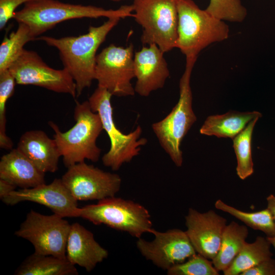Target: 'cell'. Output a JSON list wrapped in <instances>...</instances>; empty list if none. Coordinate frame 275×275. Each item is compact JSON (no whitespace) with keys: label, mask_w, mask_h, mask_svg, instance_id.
<instances>
[{"label":"cell","mask_w":275,"mask_h":275,"mask_svg":"<svg viewBox=\"0 0 275 275\" xmlns=\"http://www.w3.org/2000/svg\"><path fill=\"white\" fill-rule=\"evenodd\" d=\"M120 19L109 18L101 25L90 26L87 33L78 36L57 38L42 36L36 39L59 50L64 68L75 82L77 97L95 79L97 49Z\"/></svg>","instance_id":"cell-1"},{"label":"cell","mask_w":275,"mask_h":275,"mask_svg":"<svg viewBox=\"0 0 275 275\" xmlns=\"http://www.w3.org/2000/svg\"><path fill=\"white\" fill-rule=\"evenodd\" d=\"M132 5L122 6L117 10L105 9L91 5L65 3L57 0H34L24 4L15 12L13 18L29 27L31 36H38L65 20L83 18L134 17Z\"/></svg>","instance_id":"cell-2"},{"label":"cell","mask_w":275,"mask_h":275,"mask_svg":"<svg viewBox=\"0 0 275 275\" xmlns=\"http://www.w3.org/2000/svg\"><path fill=\"white\" fill-rule=\"evenodd\" d=\"M74 118V126L64 132L53 122L48 123L54 131L53 139L67 168L86 159L97 162L101 152L96 141L103 130L102 121L99 114L92 110L88 100L76 102Z\"/></svg>","instance_id":"cell-3"},{"label":"cell","mask_w":275,"mask_h":275,"mask_svg":"<svg viewBox=\"0 0 275 275\" xmlns=\"http://www.w3.org/2000/svg\"><path fill=\"white\" fill-rule=\"evenodd\" d=\"M178 12L176 47L186 58H197L209 45L229 37V28L224 21L200 9L193 0H180Z\"/></svg>","instance_id":"cell-4"},{"label":"cell","mask_w":275,"mask_h":275,"mask_svg":"<svg viewBox=\"0 0 275 275\" xmlns=\"http://www.w3.org/2000/svg\"><path fill=\"white\" fill-rule=\"evenodd\" d=\"M197 59L186 58L185 69L179 81L178 102L167 116L152 125L160 146L178 167L183 163L181 143L197 120L192 107L190 85L191 74Z\"/></svg>","instance_id":"cell-5"},{"label":"cell","mask_w":275,"mask_h":275,"mask_svg":"<svg viewBox=\"0 0 275 275\" xmlns=\"http://www.w3.org/2000/svg\"><path fill=\"white\" fill-rule=\"evenodd\" d=\"M113 95L105 89L98 87L89 98L91 108L97 113L110 140L111 146L102 157L103 164L113 171L118 170L125 163L129 162L140 154L147 140L142 137L140 126L128 134L122 133L115 124L113 108L111 102Z\"/></svg>","instance_id":"cell-6"},{"label":"cell","mask_w":275,"mask_h":275,"mask_svg":"<svg viewBox=\"0 0 275 275\" xmlns=\"http://www.w3.org/2000/svg\"><path fill=\"white\" fill-rule=\"evenodd\" d=\"M77 217L94 225H105L141 238L153 229L148 210L142 205L115 196L99 200L95 204L79 208Z\"/></svg>","instance_id":"cell-7"},{"label":"cell","mask_w":275,"mask_h":275,"mask_svg":"<svg viewBox=\"0 0 275 275\" xmlns=\"http://www.w3.org/2000/svg\"><path fill=\"white\" fill-rule=\"evenodd\" d=\"M134 18L143 28V44H156L164 52L176 47L180 0H133Z\"/></svg>","instance_id":"cell-8"},{"label":"cell","mask_w":275,"mask_h":275,"mask_svg":"<svg viewBox=\"0 0 275 275\" xmlns=\"http://www.w3.org/2000/svg\"><path fill=\"white\" fill-rule=\"evenodd\" d=\"M58 214L29 211L15 235L32 243L34 252L66 258V244L71 224Z\"/></svg>","instance_id":"cell-9"},{"label":"cell","mask_w":275,"mask_h":275,"mask_svg":"<svg viewBox=\"0 0 275 275\" xmlns=\"http://www.w3.org/2000/svg\"><path fill=\"white\" fill-rule=\"evenodd\" d=\"M134 47L111 44L96 56L95 79L98 86L107 90L113 96L126 97L134 95L131 82L135 77Z\"/></svg>","instance_id":"cell-10"},{"label":"cell","mask_w":275,"mask_h":275,"mask_svg":"<svg viewBox=\"0 0 275 275\" xmlns=\"http://www.w3.org/2000/svg\"><path fill=\"white\" fill-rule=\"evenodd\" d=\"M9 70L17 84L36 86L76 97V84L69 72L65 68L49 67L35 51L24 49Z\"/></svg>","instance_id":"cell-11"},{"label":"cell","mask_w":275,"mask_h":275,"mask_svg":"<svg viewBox=\"0 0 275 275\" xmlns=\"http://www.w3.org/2000/svg\"><path fill=\"white\" fill-rule=\"evenodd\" d=\"M61 179L77 201H99L114 197L122 183L119 175L104 171L85 161L68 168Z\"/></svg>","instance_id":"cell-12"},{"label":"cell","mask_w":275,"mask_h":275,"mask_svg":"<svg viewBox=\"0 0 275 275\" xmlns=\"http://www.w3.org/2000/svg\"><path fill=\"white\" fill-rule=\"evenodd\" d=\"M151 233L155 236L153 240L139 238L136 246L147 260L162 269L168 270L197 253L185 231L173 229L159 232L153 229Z\"/></svg>","instance_id":"cell-13"},{"label":"cell","mask_w":275,"mask_h":275,"mask_svg":"<svg viewBox=\"0 0 275 275\" xmlns=\"http://www.w3.org/2000/svg\"><path fill=\"white\" fill-rule=\"evenodd\" d=\"M6 204L14 205L30 201L46 206L53 213L63 217H77V201L66 188L61 179H54L50 183L12 191L2 200Z\"/></svg>","instance_id":"cell-14"},{"label":"cell","mask_w":275,"mask_h":275,"mask_svg":"<svg viewBox=\"0 0 275 275\" xmlns=\"http://www.w3.org/2000/svg\"><path fill=\"white\" fill-rule=\"evenodd\" d=\"M185 218V232L196 252L212 260L219 249L226 219L212 210L201 213L191 208Z\"/></svg>","instance_id":"cell-15"},{"label":"cell","mask_w":275,"mask_h":275,"mask_svg":"<svg viewBox=\"0 0 275 275\" xmlns=\"http://www.w3.org/2000/svg\"><path fill=\"white\" fill-rule=\"evenodd\" d=\"M164 52L155 44L144 46L134 55L135 92L143 97L161 89L170 76Z\"/></svg>","instance_id":"cell-16"},{"label":"cell","mask_w":275,"mask_h":275,"mask_svg":"<svg viewBox=\"0 0 275 275\" xmlns=\"http://www.w3.org/2000/svg\"><path fill=\"white\" fill-rule=\"evenodd\" d=\"M108 252L95 239L93 234L78 223L71 224L66 256L73 265L92 270L108 256Z\"/></svg>","instance_id":"cell-17"},{"label":"cell","mask_w":275,"mask_h":275,"mask_svg":"<svg viewBox=\"0 0 275 275\" xmlns=\"http://www.w3.org/2000/svg\"><path fill=\"white\" fill-rule=\"evenodd\" d=\"M17 148L44 173H54L61 157L54 139L41 130H32L20 137Z\"/></svg>","instance_id":"cell-18"},{"label":"cell","mask_w":275,"mask_h":275,"mask_svg":"<svg viewBox=\"0 0 275 275\" xmlns=\"http://www.w3.org/2000/svg\"><path fill=\"white\" fill-rule=\"evenodd\" d=\"M45 174L17 148L1 158L0 179L21 189L45 183Z\"/></svg>","instance_id":"cell-19"},{"label":"cell","mask_w":275,"mask_h":275,"mask_svg":"<svg viewBox=\"0 0 275 275\" xmlns=\"http://www.w3.org/2000/svg\"><path fill=\"white\" fill-rule=\"evenodd\" d=\"M257 111L237 112L231 111L223 115L208 117L200 129L202 134L233 139L242 131L252 120L260 118Z\"/></svg>","instance_id":"cell-20"},{"label":"cell","mask_w":275,"mask_h":275,"mask_svg":"<svg viewBox=\"0 0 275 275\" xmlns=\"http://www.w3.org/2000/svg\"><path fill=\"white\" fill-rule=\"evenodd\" d=\"M15 275H77L75 266L67 258L34 253L14 272Z\"/></svg>","instance_id":"cell-21"},{"label":"cell","mask_w":275,"mask_h":275,"mask_svg":"<svg viewBox=\"0 0 275 275\" xmlns=\"http://www.w3.org/2000/svg\"><path fill=\"white\" fill-rule=\"evenodd\" d=\"M248 234V229L245 226L235 222L226 225L218 252L212 260L217 271H223L231 265L246 243Z\"/></svg>","instance_id":"cell-22"},{"label":"cell","mask_w":275,"mask_h":275,"mask_svg":"<svg viewBox=\"0 0 275 275\" xmlns=\"http://www.w3.org/2000/svg\"><path fill=\"white\" fill-rule=\"evenodd\" d=\"M271 244L267 237L258 236L252 243H246L231 265L223 271L225 275L240 274L245 270L272 257Z\"/></svg>","instance_id":"cell-23"},{"label":"cell","mask_w":275,"mask_h":275,"mask_svg":"<svg viewBox=\"0 0 275 275\" xmlns=\"http://www.w3.org/2000/svg\"><path fill=\"white\" fill-rule=\"evenodd\" d=\"M214 206L216 209L230 214L252 229L263 232L267 237L275 236V223L267 208L257 212H248L227 205L221 200H217Z\"/></svg>","instance_id":"cell-24"},{"label":"cell","mask_w":275,"mask_h":275,"mask_svg":"<svg viewBox=\"0 0 275 275\" xmlns=\"http://www.w3.org/2000/svg\"><path fill=\"white\" fill-rule=\"evenodd\" d=\"M34 40L28 25L19 22L17 30L5 36L0 45V73L8 70L22 52L24 45Z\"/></svg>","instance_id":"cell-25"},{"label":"cell","mask_w":275,"mask_h":275,"mask_svg":"<svg viewBox=\"0 0 275 275\" xmlns=\"http://www.w3.org/2000/svg\"><path fill=\"white\" fill-rule=\"evenodd\" d=\"M258 119L257 118L250 122L244 129L233 139L237 161L236 173L242 180L246 179L254 172L251 144L254 128Z\"/></svg>","instance_id":"cell-26"},{"label":"cell","mask_w":275,"mask_h":275,"mask_svg":"<svg viewBox=\"0 0 275 275\" xmlns=\"http://www.w3.org/2000/svg\"><path fill=\"white\" fill-rule=\"evenodd\" d=\"M16 82L9 70L0 73V147L9 150L13 146L11 139L6 133V103L14 94Z\"/></svg>","instance_id":"cell-27"},{"label":"cell","mask_w":275,"mask_h":275,"mask_svg":"<svg viewBox=\"0 0 275 275\" xmlns=\"http://www.w3.org/2000/svg\"><path fill=\"white\" fill-rule=\"evenodd\" d=\"M205 10L221 20L234 22H242L247 15L240 0H210Z\"/></svg>","instance_id":"cell-28"},{"label":"cell","mask_w":275,"mask_h":275,"mask_svg":"<svg viewBox=\"0 0 275 275\" xmlns=\"http://www.w3.org/2000/svg\"><path fill=\"white\" fill-rule=\"evenodd\" d=\"M169 275H218L212 262L199 254L177 264L167 270Z\"/></svg>","instance_id":"cell-29"},{"label":"cell","mask_w":275,"mask_h":275,"mask_svg":"<svg viewBox=\"0 0 275 275\" xmlns=\"http://www.w3.org/2000/svg\"><path fill=\"white\" fill-rule=\"evenodd\" d=\"M34 0H0V30H3L10 19L13 18L16 9L21 4Z\"/></svg>","instance_id":"cell-30"},{"label":"cell","mask_w":275,"mask_h":275,"mask_svg":"<svg viewBox=\"0 0 275 275\" xmlns=\"http://www.w3.org/2000/svg\"><path fill=\"white\" fill-rule=\"evenodd\" d=\"M240 275H275V259L272 257L266 259Z\"/></svg>","instance_id":"cell-31"},{"label":"cell","mask_w":275,"mask_h":275,"mask_svg":"<svg viewBox=\"0 0 275 275\" xmlns=\"http://www.w3.org/2000/svg\"><path fill=\"white\" fill-rule=\"evenodd\" d=\"M17 187L11 183L0 179V199L2 200L8 196Z\"/></svg>","instance_id":"cell-32"},{"label":"cell","mask_w":275,"mask_h":275,"mask_svg":"<svg viewBox=\"0 0 275 275\" xmlns=\"http://www.w3.org/2000/svg\"><path fill=\"white\" fill-rule=\"evenodd\" d=\"M266 201L267 203V208L270 211L275 223V196L272 194L269 195L266 198Z\"/></svg>","instance_id":"cell-33"},{"label":"cell","mask_w":275,"mask_h":275,"mask_svg":"<svg viewBox=\"0 0 275 275\" xmlns=\"http://www.w3.org/2000/svg\"><path fill=\"white\" fill-rule=\"evenodd\" d=\"M268 240L271 244V245H272L275 250V236L272 237H266Z\"/></svg>","instance_id":"cell-34"},{"label":"cell","mask_w":275,"mask_h":275,"mask_svg":"<svg viewBox=\"0 0 275 275\" xmlns=\"http://www.w3.org/2000/svg\"><path fill=\"white\" fill-rule=\"evenodd\" d=\"M111 1H113V2H118L121 0H111Z\"/></svg>","instance_id":"cell-35"}]
</instances>
